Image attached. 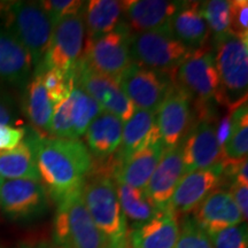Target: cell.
Segmentation results:
<instances>
[{
  "label": "cell",
  "mask_w": 248,
  "mask_h": 248,
  "mask_svg": "<svg viewBox=\"0 0 248 248\" xmlns=\"http://www.w3.org/2000/svg\"><path fill=\"white\" fill-rule=\"evenodd\" d=\"M32 151L39 179L49 197L59 201L82 188L92 171V155L79 139L47 138L32 133L26 140Z\"/></svg>",
  "instance_id": "cell-1"
},
{
  "label": "cell",
  "mask_w": 248,
  "mask_h": 248,
  "mask_svg": "<svg viewBox=\"0 0 248 248\" xmlns=\"http://www.w3.org/2000/svg\"><path fill=\"white\" fill-rule=\"evenodd\" d=\"M83 200L93 222L105 235L109 248L128 245V222L121 209L116 183L106 173H94L85 179Z\"/></svg>",
  "instance_id": "cell-2"
},
{
  "label": "cell",
  "mask_w": 248,
  "mask_h": 248,
  "mask_svg": "<svg viewBox=\"0 0 248 248\" xmlns=\"http://www.w3.org/2000/svg\"><path fill=\"white\" fill-rule=\"evenodd\" d=\"M5 29L29 52L33 67L42 63L57 24L40 2L12 1L0 4Z\"/></svg>",
  "instance_id": "cell-3"
},
{
  "label": "cell",
  "mask_w": 248,
  "mask_h": 248,
  "mask_svg": "<svg viewBox=\"0 0 248 248\" xmlns=\"http://www.w3.org/2000/svg\"><path fill=\"white\" fill-rule=\"evenodd\" d=\"M53 239L58 248H109L86 209L82 188L58 202Z\"/></svg>",
  "instance_id": "cell-4"
},
{
  "label": "cell",
  "mask_w": 248,
  "mask_h": 248,
  "mask_svg": "<svg viewBox=\"0 0 248 248\" xmlns=\"http://www.w3.org/2000/svg\"><path fill=\"white\" fill-rule=\"evenodd\" d=\"M215 62L221 85V104L233 108L247 101L248 38L231 32L214 37Z\"/></svg>",
  "instance_id": "cell-5"
},
{
  "label": "cell",
  "mask_w": 248,
  "mask_h": 248,
  "mask_svg": "<svg viewBox=\"0 0 248 248\" xmlns=\"http://www.w3.org/2000/svg\"><path fill=\"white\" fill-rule=\"evenodd\" d=\"M131 36L128 24L123 20L116 29L106 35L86 38L79 62L117 82L132 62L130 57Z\"/></svg>",
  "instance_id": "cell-6"
},
{
  "label": "cell",
  "mask_w": 248,
  "mask_h": 248,
  "mask_svg": "<svg viewBox=\"0 0 248 248\" xmlns=\"http://www.w3.org/2000/svg\"><path fill=\"white\" fill-rule=\"evenodd\" d=\"M169 29L132 33L130 57L133 63L151 69L172 73L191 53Z\"/></svg>",
  "instance_id": "cell-7"
},
{
  "label": "cell",
  "mask_w": 248,
  "mask_h": 248,
  "mask_svg": "<svg viewBox=\"0 0 248 248\" xmlns=\"http://www.w3.org/2000/svg\"><path fill=\"white\" fill-rule=\"evenodd\" d=\"M175 82L200 104H221V85L214 49L207 44L192 51L173 74Z\"/></svg>",
  "instance_id": "cell-8"
},
{
  "label": "cell",
  "mask_w": 248,
  "mask_h": 248,
  "mask_svg": "<svg viewBox=\"0 0 248 248\" xmlns=\"http://www.w3.org/2000/svg\"><path fill=\"white\" fill-rule=\"evenodd\" d=\"M84 39L85 26L82 12L61 20L55 26L47 52L36 70L53 68L67 78H74V71L84 47Z\"/></svg>",
  "instance_id": "cell-9"
},
{
  "label": "cell",
  "mask_w": 248,
  "mask_h": 248,
  "mask_svg": "<svg viewBox=\"0 0 248 248\" xmlns=\"http://www.w3.org/2000/svg\"><path fill=\"white\" fill-rule=\"evenodd\" d=\"M172 73H164L133 63L120 76L119 86L136 109L156 113L175 82Z\"/></svg>",
  "instance_id": "cell-10"
},
{
  "label": "cell",
  "mask_w": 248,
  "mask_h": 248,
  "mask_svg": "<svg viewBox=\"0 0 248 248\" xmlns=\"http://www.w3.org/2000/svg\"><path fill=\"white\" fill-rule=\"evenodd\" d=\"M48 197L40 181L7 179L0 188V208L13 221L29 222L46 213Z\"/></svg>",
  "instance_id": "cell-11"
},
{
  "label": "cell",
  "mask_w": 248,
  "mask_h": 248,
  "mask_svg": "<svg viewBox=\"0 0 248 248\" xmlns=\"http://www.w3.org/2000/svg\"><path fill=\"white\" fill-rule=\"evenodd\" d=\"M185 173L213 168L224 162V154L217 138V123L210 114L202 116L182 141Z\"/></svg>",
  "instance_id": "cell-12"
},
{
  "label": "cell",
  "mask_w": 248,
  "mask_h": 248,
  "mask_svg": "<svg viewBox=\"0 0 248 248\" xmlns=\"http://www.w3.org/2000/svg\"><path fill=\"white\" fill-rule=\"evenodd\" d=\"M74 83L97 101L102 110L119 117L123 123L136 111L115 79L91 70L79 60L74 71Z\"/></svg>",
  "instance_id": "cell-13"
},
{
  "label": "cell",
  "mask_w": 248,
  "mask_h": 248,
  "mask_svg": "<svg viewBox=\"0 0 248 248\" xmlns=\"http://www.w3.org/2000/svg\"><path fill=\"white\" fill-rule=\"evenodd\" d=\"M191 97L173 82L156 111V128L166 148L178 146L190 131Z\"/></svg>",
  "instance_id": "cell-14"
},
{
  "label": "cell",
  "mask_w": 248,
  "mask_h": 248,
  "mask_svg": "<svg viewBox=\"0 0 248 248\" xmlns=\"http://www.w3.org/2000/svg\"><path fill=\"white\" fill-rule=\"evenodd\" d=\"M223 183V163L213 168L185 173L170 201L169 209L178 215L193 212L208 195Z\"/></svg>",
  "instance_id": "cell-15"
},
{
  "label": "cell",
  "mask_w": 248,
  "mask_h": 248,
  "mask_svg": "<svg viewBox=\"0 0 248 248\" xmlns=\"http://www.w3.org/2000/svg\"><path fill=\"white\" fill-rule=\"evenodd\" d=\"M184 175L181 142L178 146L167 148L145 188L157 209H169L173 192Z\"/></svg>",
  "instance_id": "cell-16"
},
{
  "label": "cell",
  "mask_w": 248,
  "mask_h": 248,
  "mask_svg": "<svg viewBox=\"0 0 248 248\" xmlns=\"http://www.w3.org/2000/svg\"><path fill=\"white\" fill-rule=\"evenodd\" d=\"M182 1L167 0H130L123 1L125 23L131 33L169 29L173 15ZM170 30V29H169Z\"/></svg>",
  "instance_id": "cell-17"
},
{
  "label": "cell",
  "mask_w": 248,
  "mask_h": 248,
  "mask_svg": "<svg viewBox=\"0 0 248 248\" xmlns=\"http://www.w3.org/2000/svg\"><path fill=\"white\" fill-rule=\"evenodd\" d=\"M191 217L208 234L244 221L230 192L221 188L212 192L192 212Z\"/></svg>",
  "instance_id": "cell-18"
},
{
  "label": "cell",
  "mask_w": 248,
  "mask_h": 248,
  "mask_svg": "<svg viewBox=\"0 0 248 248\" xmlns=\"http://www.w3.org/2000/svg\"><path fill=\"white\" fill-rule=\"evenodd\" d=\"M166 150L161 139L151 142L132 154L129 159L111 166V175L116 183L145 190Z\"/></svg>",
  "instance_id": "cell-19"
},
{
  "label": "cell",
  "mask_w": 248,
  "mask_h": 248,
  "mask_svg": "<svg viewBox=\"0 0 248 248\" xmlns=\"http://www.w3.org/2000/svg\"><path fill=\"white\" fill-rule=\"evenodd\" d=\"M179 234L177 216L161 210L151 221L128 232L130 248H175Z\"/></svg>",
  "instance_id": "cell-20"
},
{
  "label": "cell",
  "mask_w": 248,
  "mask_h": 248,
  "mask_svg": "<svg viewBox=\"0 0 248 248\" xmlns=\"http://www.w3.org/2000/svg\"><path fill=\"white\" fill-rule=\"evenodd\" d=\"M32 59L15 37L0 27V80L26 86L32 73Z\"/></svg>",
  "instance_id": "cell-21"
},
{
  "label": "cell",
  "mask_w": 248,
  "mask_h": 248,
  "mask_svg": "<svg viewBox=\"0 0 248 248\" xmlns=\"http://www.w3.org/2000/svg\"><path fill=\"white\" fill-rule=\"evenodd\" d=\"M156 140H160L159 130L156 128V113L136 109L131 119L123 125L121 145L116 151L113 166L123 162L136 152Z\"/></svg>",
  "instance_id": "cell-22"
},
{
  "label": "cell",
  "mask_w": 248,
  "mask_h": 248,
  "mask_svg": "<svg viewBox=\"0 0 248 248\" xmlns=\"http://www.w3.org/2000/svg\"><path fill=\"white\" fill-rule=\"evenodd\" d=\"M201 2L182 1L181 7L173 15L169 29L176 39L191 51L206 45L210 30L202 17Z\"/></svg>",
  "instance_id": "cell-23"
},
{
  "label": "cell",
  "mask_w": 248,
  "mask_h": 248,
  "mask_svg": "<svg viewBox=\"0 0 248 248\" xmlns=\"http://www.w3.org/2000/svg\"><path fill=\"white\" fill-rule=\"evenodd\" d=\"M123 122L106 111L95 117L85 132L90 154L95 159L105 160L116 153L122 139Z\"/></svg>",
  "instance_id": "cell-24"
},
{
  "label": "cell",
  "mask_w": 248,
  "mask_h": 248,
  "mask_svg": "<svg viewBox=\"0 0 248 248\" xmlns=\"http://www.w3.org/2000/svg\"><path fill=\"white\" fill-rule=\"evenodd\" d=\"M85 33L88 38H95L116 29L124 15L123 1L91 0L82 9Z\"/></svg>",
  "instance_id": "cell-25"
},
{
  "label": "cell",
  "mask_w": 248,
  "mask_h": 248,
  "mask_svg": "<svg viewBox=\"0 0 248 248\" xmlns=\"http://www.w3.org/2000/svg\"><path fill=\"white\" fill-rule=\"evenodd\" d=\"M23 108L33 128L38 131L48 132L54 104L43 86L39 73L33 74L26 85Z\"/></svg>",
  "instance_id": "cell-26"
},
{
  "label": "cell",
  "mask_w": 248,
  "mask_h": 248,
  "mask_svg": "<svg viewBox=\"0 0 248 248\" xmlns=\"http://www.w3.org/2000/svg\"><path fill=\"white\" fill-rule=\"evenodd\" d=\"M116 188L121 209L132 229L151 221L161 212L145 190H139L121 183H116Z\"/></svg>",
  "instance_id": "cell-27"
},
{
  "label": "cell",
  "mask_w": 248,
  "mask_h": 248,
  "mask_svg": "<svg viewBox=\"0 0 248 248\" xmlns=\"http://www.w3.org/2000/svg\"><path fill=\"white\" fill-rule=\"evenodd\" d=\"M224 159L237 161L248 154V107L247 101L231 108L229 115V129L222 145Z\"/></svg>",
  "instance_id": "cell-28"
},
{
  "label": "cell",
  "mask_w": 248,
  "mask_h": 248,
  "mask_svg": "<svg viewBox=\"0 0 248 248\" xmlns=\"http://www.w3.org/2000/svg\"><path fill=\"white\" fill-rule=\"evenodd\" d=\"M0 177L40 181L35 156L27 141L11 151L0 152Z\"/></svg>",
  "instance_id": "cell-29"
},
{
  "label": "cell",
  "mask_w": 248,
  "mask_h": 248,
  "mask_svg": "<svg viewBox=\"0 0 248 248\" xmlns=\"http://www.w3.org/2000/svg\"><path fill=\"white\" fill-rule=\"evenodd\" d=\"M68 98H69L70 105L73 139H78L85 135L92 121L100 115L104 110L101 109L97 101L93 100L88 93L83 91L75 83L70 90Z\"/></svg>",
  "instance_id": "cell-30"
},
{
  "label": "cell",
  "mask_w": 248,
  "mask_h": 248,
  "mask_svg": "<svg viewBox=\"0 0 248 248\" xmlns=\"http://www.w3.org/2000/svg\"><path fill=\"white\" fill-rule=\"evenodd\" d=\"M201 14L206 21L214 37H218L229 32L230 20V5L226 0H209L200 5Z\"/></svg>",
  "instance_id": "cell-31"
},
{
  "label": "cell",
  "mask_w": 248,
  "mask_h": 248,
  "mask_svg": "<svg viewBox=\"0 0 248 248\" xmlns=\"http://www.w3.org/2000/svg\"><path fill=\"white\" fill-rule=\"evenodd\" d=\"M35 73L40 74L43 86H44L48 97L53 101V104H58L69 94L71 88L74 85V78H67L60 71L53 68L47 69H37Z\"/></svg>",
  "instance_id": "cell-32"
},
{
  "label": "cell",
  "mask_w": 248,
  "mask_h": 248,
  "mask_svg": "<svg viewBox=\"0 0 248 248\" xmlns=\"http://www.w3.org/2000/svg\"><path fill=\"white\" fill-rule=\"evenodd\" d=\"M175 248H214L206 231L193 221L191 216H186L179 226V234Z\"/></svg>",
  "instance_id": "cell-33"
},
{
  "label": "cell",
  "mask_w": 248,
  "mask_h": 248,
  "mask_svg": "<svg viewBox=\"0 0 248 248\" xmlns=\"http://www.w3.org/2000/svg\"><path fill=\"white\" fill-rule=\"evenodd\" d=\"M214 248H248L247 225L240 223L208 234Z\"/></svg>",
  "instance_id": "cell-34"
},
{
  "label": "cell",
  "mask_w": 248,
  "mask_h": 248,
  "mask_svg": "<svg viewBox=\"0 0 248 248\" xmlns=\"http://www.w3.org/2000/svg\"><path fill=\"white\" fill-rule=\"evenodd\" d=\"M39 2L55 24L68 16L80 13L85 4L84 1L78 0H47Z\"/></svg>",
  "instance_id": "cell-35"
},
{
  "label": "cell",
  "mask_w": 248,
  "mask_h": 248,
  "mask_svg": "<svg viewBox=\"0 0 248 248\" xmlns=\"http://www.w3.org/2000/svg\"><path fill=\"white\" fill-rule=\"evenodd\" d=\"M229 5H230L229 32L243 38H248V1L233 0L229 1Z\"/></svg>",
  "instance_id": "cell-36"
},
{
  "label": "cell",
  "mask_w": 248,
  "mask_h": 248,
  "mask_svg": "<svg viewBox=\"0 0 248 248\" xmlns=\"http://www.w3.org/2000/svg\"><path fill=\"white\" fill-rule=\"evenodd\" d=\"M26 135V129L0 124V152L11 151L18 146Z\"/></svg>",
  "instance_id": "cell-37"
},
{
  "label": "cell",
  "mask_w": 248,
  "mask_h": 248,
  "mask_svg": "<svg viewBox=\"0 0 248 248\" xmlns=\"http://www.w3.org/2000/svg\"><path fill=\"white\" fill-rule=\"evenodd\" d=\"M231 197L233 198L238 209L245 221L248 218V185H243L239 183L232 182L229 188Z\"/></svg>",
  "instance_id": "cell-38"
},
{
  "label": "cell",
  "mask_w": 248,
  "mask_h": 248,
  "mask_svg": "<svg viewBox=\"0 0 248 248\" xmlns=\"http://www.w3.org/2000/svg\"><path fill=\"white\" fill-rule=\"evenodd\" d=\"M16 121V113H15L13 102L9 100L7 95L0 92V124L9 125Z\"/></svg>",
  "instance_id": "cell-39"
},
{
  "label": "cell",
  "mask_w": 248,
  "mask_h": 248,
  "mask_svg": "<svg viewBox=\"0 0 248 248\" xmlns=\"http://www.w3.org/2000/svg\"><path fill=\"white\" fill-rule=\"evenodd\" d=\"M21 248H58L55 245L48 244V243H38V244H32V245H22Z\"/></svg>",
  "instance_id": "cell-40"
},
{
  "label": "cell",
  "mask_w": 248,
  "mask_h": 248,
  "mask_svg": "<svg viewBox=\"0 0 248 248\" xmlns=\"http://www.w3.org/2000/svg\"><path fill=\"white\" fill-rule=\"evenodd\" d=\"M2 183H4V179H2L1 177H0V188H1V185H2Z\"/></svg>",
  "instance_id": "cell-41"
}]
</instances>
